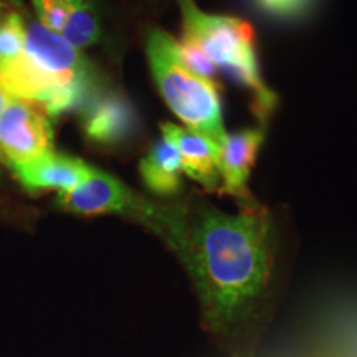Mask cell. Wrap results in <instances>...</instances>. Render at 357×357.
<instances>
[{
    "instance_id": "obj_1",
    "label": "cell",
    "mask_w": 357,
    "mask_h": 357,
    "mask_svg": "<svg viewBox=\"0 0 357 357\" xmlns=\"http://www.w3.org/2000/svg\"><path fill=\"white\" fill-rule=\"evenodd\" d=\"M270 212L255 200L238 213L187 205L181 260L199 289L205 319L215 329L238 323L265 294L273 268Z\"/></svg>"
},
{
    "instance_id": "obj_2",
    "label": "cell",
    "mask_w": 357,
    "mask_h": 357,
    "mask_svg": "<svg viewBox=\"0 0 357 357\" xmlns=\"http://www.w3.org/2000/svg\"><path fill=\"white\" fill-rule=\"evenodd\" d=\"M0 86L40 106L48 118L79 111L100 89L86 58L40 22L26 25L22 55L0 66Z\"/></svg>"
},
{
    "instance_id": "obj_3",
    "label": "cell",
    "mask_w": 357,
    "mask_h": 357,
    "mask_svg": "<svg viewBox=\"0 0 357 357\" xmlns=\"http://www.w3.org/2000/svg\"><path fill=\"white\" fill-rule=\"evenodd\" d=\"M177 2L185 37L202 48L215 70L248 93L257 118L266 119L273 113L276 96L261 78L253 26L236 17L200 10L195 0Z\"/></svg>"
},
{
    "instance_id": "obj_4",
    "label": "cell",
    "mask_w": 357,
    "mask_h": 357,
    "mask_svg": "<svg viewBox=\"0 0 357 357\" xmlns=\"http://www.w3.org/2000/svg\"><path fill=\"white\" fill-rule=\"evenodd\" d=\"M149 66L159 93L187 129L204 137L220 154L227 139L222 102L215 82L187 68L176 42L166 30L154 29L146 45Z\"/></svg>"
},
{
    "instance_id": "obj_5",
    "label": "cell",
    "mask_w": 357,
    "mask_h": 357,
    "mask_svg": "<svg viewBox=\"0 0 357 357\" xmlns=\"http://www.w3.org/2000/svg\"><path fill=\"white\" fill-rule=\"evenodd\" d=\"M56 205L79 215L116 213L134 218L146 225L171 247L178 257L185 248L187 207H162L139 197L121 181L109 174L93 169L82 184L66 192H58Z\"/></svg>"
},
{
    "instance_id": "obj_6",
    "label": "cell",
    "mask_w": 357,
    "mask_h": 357,
    "mask_svg": "<svg viewBox=\"0 0 357 357\" xmlns=\"http://www.w3.org/2000/svg\"><path fill=\"white\" fill-rule=\"evenodd\" d=\"M52 151L53 131L47 113L33 102L13 98L0 114V160L12 169Z\"/></svg>"
},
{
    "instance_id": "obj_7",
    "label": "cell",
    "mask_w": 357,
    "mask_h": 357,
    "mask_svg": "<svg viewBox=\"0 0 357 357\" xmlns=\"http://www.w3.org/2000/svg\"><path fill=\"white\" fill-rule=\"evenodd\" d=\"M79 113L84 137L93 144L121 146L137 131L136 109L114 89H98Z\"/></svg>"
},
{
    "instance_id": "obj_8",
    "label": "cell",
    "mask_w": 357,
    "mask_h": 357,
    "mask_svg": "<svg viewBox=\"0 0 357 357\" xmlns=\"http://www.w3.org/2000/svg\"><path fill=\"white\" fill-rule=\"evenodd\" d=\"M265 139V131L258 128L227 134V139L217 158L220 190L242 200V204L253 202L248 192L250 171L255 164L257 154Z\"/></svg>"
},
{
    "instance_id": "obj_9",
    "label": "cell",
    "mask_w": 357,
    "mask_h": 357,
    "mask_svg": "<svg viewBox=\"0 0 357 357\" xmlns=\"http://www.w3.org/2000/svg\"><path fill=\"white\" fill-rule=\"evenodd\" d=\"M93 169L95 167L88 166L82 159L52 151L32 162L12 167V172L25 190L37 194L45 190L66 192L73 189L88 178Z\"/></svg>"
},
{
    "instance_id": "obj_10",
    "label": "cell",
    "mask_w": 357,
    "mask_h": 357,
    "mask_svg": "<svg viewBox=\"0 0 357 357\" xmlns=\"http://www.w3.org/2000/svg\"><path fill=\"white\" fill-rule=\"evenodd\" d=\"M162 134L169 142L176 146L181 154L182 169L192 181L202 184L207 190L220 189V176L217 167V151L204 137L189 129L164 123Z\"/></svg>"
},
{
    "instance_id": "obj_11",
    "label": "cell",
    "mask_w": 357,
    "mask_h": 357,
    "mask_svg": "<svg viewBox=\"0 0 357 357\" xmlns=\"http://www.w3.org/2000/svg\"><path fill=\"white\" fill-rule=\"evenodd\" d=\"M181 154L166 137L151 146L139 162V174L144 185L162 197H174L182 190Z\"/></svg>"
},
{
    "instance_id": "obj_12",
    "label": "cell",
    "mask_w": 357,
    "mask_h": 357,
    "mask_svg": "<svg viewBox=\"0 0 357 357\" xmlns=\"http://www.w3.org/2000/svg\"><path fill=\"white\" fill-rule=\"evenodd\" d=\"M60 35L77 50L86 48L101 38L100 17L91 0H77Z\"/></svg>"
},
{
    "instance_id": "obj_13",
    "label": "cell",
    "mask_w": 357,
    "mask_h": 357,
    "mask_svg": "<svg viewBox=\"0 0 357 357\" xmlns=\"http://www.w3.org/2000/svg\"><path fill=\"white\" fill-rule=\"evenodd\" d=\"M25 29V22L17 12H10L0 20V66L10 63L22 55Z\"/></svg>"
},
{
    "instance_id": "obj_14",
    "label": "cell",
    "mask_w": 357,
    "mask_h": 357,
    "mask_svg": "<svg viewBox=\"0 0 357 357\" xmlns=\"http://www.w3.org/2000/svg\"><path fill=\"white\" fill-rule=\"evenodd\" d=\"M77 0H32L40 24L60 33Z\"/></svg>"
},
{
    "instance_id": "obj_15",
    "label": "cell",
    "mask_w": 357,
    "mask_h": 357,
    "mask_svg": "<svg viewBox=\"0 0 357 357\" xmlns=\"http://www.w3.org/2000/svg\"><path fill=\"white\" fill-rule=\"evenodd\" d=\"M178 52H181V58L184 65L189 68L192 73H195L200 78L212 79L215 77V66L208 60L202 48L194 42L190 37L182 35V40L178 42Z\"/></svg>"
},
{
    "instance_id": "obj_16",
    "label": "cell",
    "mask_w": 357,
    "mask_h": 357,
    "mask_svg": "<svg viewBox=\"0 0 357 357\" xmlns=\"http://www.w3.org/2000/svg\"><path fill=\"white\" fill-rule=\"evenodd\" d=\"M263 10L280 19H294L311 7L312 0H257Z\"/></svg>"
},
{
    "instance_id": "obj_17",
    "label": "cell",
    "mask_w": 357,
    "mask_h": 357,
    "mask_svg": "<svg viewBox=\"0 0 357 357\" xmlns=\"http://www.w3.org/2000/svg\"><path fill=\"white\" fill-rule=\"evenodd\" d=\"M13 100V96L10 95V93L6 91L2 86H0V114L3 113V109L7 108V105Z\"/></svg>"
},
{
    "instance_id": "obj_18",
    "label": "cell",
    "mask_w": 357,
    "mask_h": 357,
    "mask_svg": "<svg viewBox=\"0 0 357 357\" xmlns=\"http://www.w3.org/2000/svg\"><path fill=\"white\" fill-rule=\"evenodd\" d=\"M2 8H3V3H2V2H0V12H2Z\"/></svg>"
},
{
    "instance_id": "obj_19",
    "label": "cell",
    "mask_w": 357,
    "mask_h": 357,
    "mask_svg": "<svg viewBox=\"0 0 357 357\" xmlns=\"http://www.w3.org/2000/svg\"><path fill=\"white\" fill-rule=\"evenodd\" d=\"M12 2H15V3H20V0H12Z\"/></svg>"
}]
</instances>
